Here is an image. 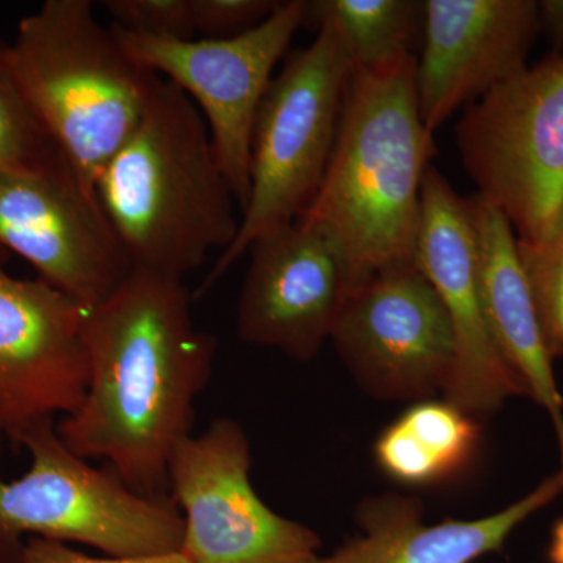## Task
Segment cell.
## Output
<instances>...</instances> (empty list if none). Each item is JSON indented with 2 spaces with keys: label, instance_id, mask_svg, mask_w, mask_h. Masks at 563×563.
Masks as SVG:
<instances>
[{
  "label": "cell",
  "instance_id": "cell-25",
  "mask_svg": "<svg viewBox=\"0 0 563 563\" xmlns=\"http://www.w3.org/2000/svg\"><path fill=\"white\" fill-rule=\"evenodd\" d=\"M540 33L550 41L551 54H563V0H540Z\"/></svg>",
  "mask_w": 563,
  "mask_h": 563
},
{
  "label": "cell",
  "instance_id": "cell-26",
  "mask_svg": "<svg viewBox=\"0 0 563 563\" xmlns=\"http://www.w3.org/2000/svg\"><path fill=\"white\" fill-rule=\"evenodd\" d=\"M551 559H553L554 563H563V521L558 526V529H555Z\"/></svg>",
  "mask_w": 563,
  "mask_h": 563
},
{
  "label": "cell",
  "instance_id": "cell-9",
  "mask_svg": "<svg viewBox=\"0 0 563 563\" xmlns=\"http://www.w3.org/2000/svg\"><path fill=\"white\" fill-rule=\"evenodd\" d=\"M251 446L231 418L177 444L169 498L181 509L188 563H322L312 529L269 509L252 487Z\"/></svg>",
  "mask_w": 563,
  "mask_h": 563
},
{
  "label": "cell",
  "instance_id": "cell-16",
  "mask_svg": "<svg viewBox=\"0 0 563 563\" xmlns=\"http://www.w3.org/2000/svg\"><path fill=\"white\" fill-rule=\"evenodd\" d=\"M563 493L561 472L501 512L477 520L426 525L418 499L399 495L363 501L361 536L346 540L322 563H473L503 550L515 529Z\"/></svg>",
  "mask_w": 563,
  "mask_h": 563
},
{
  "label": "cell",
  "instance_id": "cell-6",
  "mask_svg": "<svg viewBox=\"0 0 563 563\" xmlns=\"http://www.w3.org/2000/svg\"><path fill=\"white\" fill-rule=\"evenodd\" d=\"M31 468L0 477V563H22L31 537L98 548L110 558L179 553L184 517L172 499L141 496L110 466L95 468L63 443L55 421L22 439Z\"/></svg>",
  "mask_w": 563,
  "mask_h": 563
},
{
  "label": "cell",
  "instance_id": "cell-17",
  "mask_svg": "<svg viewBox=\"0 0 563 563\" xmlns=\"http://www.w3.org/2000/svg\"><path fill=\"white\" fill-rule=\"evenodd\" d=\"M468 206L476 235L481 295L493 339L528 395L550 415L561 446L563 476V399L526 279L517 235L501 211L481 196L468 198Z\"/></svg>",
  "mask_w": 563,
  "mask_h": 563
},
{
  "label": "cell",
  "instance_id": "cell-15",
  "mask_svg": "<svg viewBox=\"0 0 563 563\" xmlns=\"http://www.w3.org/2000/svg\"><path fill=\"white\" fill-rule=\"evenodd\" d=\"M540 33L536 0H426L417 92L422 124L435 133L529 66Z\"/></svg>",
  "mask_w": 563,
  "mask_h": 563
},
{
  "label": "cell",
  "instance_id": "cell-23",
  "mask_svg": "<svg viewBox=\"0 0 563 563\" xmlns=\"http://www.w3.org/2000/svg\"><path fill=\"white\" fill-rule=\"evenodd\" d=\"M196 33L222 40L261 25L279 9V0H191Z\"/></svg>",
  "mask_w": 563,
  "mask_h": 563
},
{
  "label": "cell",
  "instance_id": "cell-1",
  "mask_svg": "<svg viewBox=\"0 0 563 563\" xmlns=\"http://www.w3.org/2000/svg\"><path fill=\"white\" fill-rule=\"evenodd\" d=\"M88 385L57 432L74 454L101 459L141 496L169 498V462L191 435L195 401L217 340L196 328L184 280L132 269L84 318Z\"/></svg>",
  "mask_w": 563,
  "mask_h": 563
},
{
  "label": "cell",
  "instance_id": "cell-22",
  "mask_svg": "<svg viewBox=\"0 0 563 563\" xmlns=\"http://www.w3.org/2000/svg\"><path fill=\"white\" fill-rule=\"evenodd\" d=\"M113 27L152 38H195L191 0H106Z\"/></svg>",
  "mask_w": 563,
  "mask_h": 563
},
{
  "label": "cell",
  "instance_id": "cell-10",
  "mask_svg": "<svg viewBox=\"0 0 563 563\" xmlns=\"http://www.w3.org/2000/svg\"><path fill=\"white\" fill-rule=\"evenodd\" d=\"M13 254L84 309L109 298L133 269L95 190L66 161L0 174V257Z\"/></svg>",
  "mask_w": 563,
  "mask_h": 563
},
{
  "label": "cell",
  "instance_id": "cell-20",
  "mask_svg": "<svg viewBox=\"0 0 563 563\" xmlns=\"http://www.w3.org/2000/svg\"><path fill=\"white\" fill-rule=\"evenodd\" d=\"M63 157L11 68L9 43L0 40V174L46 168Z\"/></svg>",
  "mask_w": 563,
  "mask_h": 563
},
{
  "label": "cell",
  "instance_id": "cell-12",
  "mask_svg": "<svg viewBox=\"0 0 563 563\" xmlns=\"http://www.w3.org/2000/svg\"><path fill=\"white\" fill-rule=\"evenodd\" d=\"M0 257V448L80 409L88 385L87 309L40 279H18Z\"/></svg>",
  "mask_w": 563,
  "mask_h": 563
},
{
  "label": "cell",
  "instance_id": "cell-18",
  "mask_svg": "<svg viewBox=\"0 0 563 563\" xmlns=\"http://www.w3.org/2000/svg\"><path fill=\"white\" fill-rule=\"evenodd\" d=\"M481 431L474 418L448 401H421L391 422L376 444L377 466L409 487L450 481L473 461Z\"/></svg>",
  "mask_w": 563,
  "mask_h": 563
},
{
  "label": "cell",
  "instance_id": "cell-5",
  "mask_svg": "<svg viewBox=\"0 0 563 563\" xmlns=\"http://www.w3.org/2000/svg\"><path fill=\"white\" fill-rule=\"evenodd\" d=\"M314 27L312 43L291 55L263 98L252 135L250 198L239 233L211 266L198 295L209 291L255 240L298 221L324 180L354 65L331 22Z\"/></svg>",
  "mask_w": 563,
  "mask_h": 563
},
{
  "label": "cell",
  "instance_id": "cell-8",
  "mask_svg": "<svg viewBox=\"0 0 563 563\" xmlns=\"http://www.w3.org/2000/svg\"><path fill=\"white\" fill-rule=\"evenodd\" d=\"M307 16L309 2L288 0L257 27L222 40L152 38L111 25L133 60L179 87L201 111L242 211L250 198L255 120L274 69Z\"/></svg>",
  "mask_w": 563,
  "mask_h": 563
},
{
  "label": "cell",
  "instance_id": "cell-11",
  "mask_svg": "<svg viewBox=\"0 0 563 563\" xmlns=\"http://www.w3.org/2000/svg\"><path fill=\"white\" fill-rule=\"evenodd\" d=\"M331 340L355 379L379 398H428L444 391L453 374V325L418 266L374 274L355 287Z\"/></svg>",
  "mask_w": 563,
  "mask_h": 563
},
{
  "label": "cell",
  "instance_id": "cell-24",
  "mask_svg": "<svg viewBox=\"0 0 563 563\" xmlns=\"http://www.w3.org/2000/svg\"><path fill=\"white\" fill-rule=\"evenodd\" d=\"M22 563H188L180 553L152 555V558L98 559L73 550L68 544L55 540L31 537L25 540Z\"/></svg>",
  "mask_w": 563,
  "mask_h": 563
},
{
  "label": "cell",
  "instance_id": "cell-13",
  "mask_svg": "<svg viewBox=\"0 0 563 563\" xmlns=\"http://www.w3.org/2000/svg\"><path fill=\"white\" fill-rule=\"evenodd\" d=\"M417 265L439 292L453 325L455 362L443 391L446 401L470 417L485 418L507 399L529 396L504 361L485 314L468 198L433 166L422 181Z\"/></svg>",
  "mask_w": 563,
  "mask_h": 563
},
{
  "label": "cell",
  "instance_id": "cell-2",
  "mask_svg": "<svg viewBox=\"0 0 563 563\" xmlns=\"http://www.w3.org/2000/svg\"><path fill=\"white\" fill-rule=\"evenodd\" d=\"M435 152L418 103L417 55L354 68L331 163L299 220L331 236L358 285L418 266L422 181Z\"/></svg>",
  "mask_w": 563,
  "mask_h": 563
},
{
  "label": "cell",
  "instance_id": "cell-7",
  "mask_svg": "<svg viewBox=\"0 0 563 563\" xmlns=\"http://www.w3.org/2000/svg\"><path fill=\"white\" fill-rule=\"evenodd\" d=\"M455 144L477 196L520 244L542 242L563 210V54H550L463 110Z\"/></svg>",
  "mask_w": 563,
  "mask_h": 563
},
{
  "label": "cell",
  "instance_id": "cell-14",
  "mask_svg": "<svg viewBox=\"0 0 563 563\" xmlns=\"http://www.w3.org/2000/svg\"><path fill=\"white\" fill-rule=\"evenodd\" d=\"M236 332L243 342L312 361L358 287L331 236L298 220L255 240Z\"/></svg>",
  "mask_w": 563,
  "mask_h": 563
},
{
  "label": "cell",
  "instance_id": "cell-3",
  "mask_svg": "<svg viewBox=\"0 0 563 563\" xmlns=\"http://www.w3.org/2000/svg\"><path fill=\"white\" fill-rule=\"evenodd\" d=\"M95 195L133 269L184 280L239 233V202L201 111L158 76L135 131L96 177Z\"/></svg>",
  "mask_w": 563,
  "mask_h": 563
},
{
  "label": "cell",
  "instance_id": "cell-19",
  "mask_svg": "<svg viewBox=\"0 0 563 563\" xmlns=\"http://www.w3.org/2000/svg\"><path fill=\"white\" fill-rule=\"evenodd\" d=\"M331 22L357 69H377L410 57L422 36L420 0H314L307 22Z\"/></svg>",
  "mask_w": 563,
  "mask_h": 563
},
{
  "label": "cell",
  "instance_id": "cell-4",
  "mask_svg": "<svg viewBox=\"0 0 563 563\" xmlns=\"http://www.w3.org/2000/svg\"><path fill=\"white\" fill-rule=\"evenodd\" d=\"M11 68L63 157L95 190L143 117L157 74L96 20L90 0H46L9 43Z\"/></svg>",
  "mask_w": 563,
  "mask_h": 563
},
{
  "label": "cell",
  "instance_id": "cell-21",
  "mask_svg": "<svg viewBox=\"0 0 563 563\" xmlns=\"http://www.w3.org/2000/svg\"><path fill=\"white\" fill-rule=\"evenodd\" d=\"M521 263L553 361L563 358V210L540 243L520 244Z\"/></svg>",
  "mask_w": 563,
  "mask_h": 563
}]
</instances>
